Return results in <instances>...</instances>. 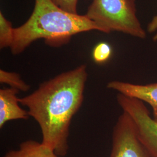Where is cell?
I'll use <instances>...</instances> for the list:
<instances>
[{
  "label": "cell",
  "mask_w": 157,
  "mask_h": 157,
  "mask_svg": "<svg viewBox=\"0 0 157 157\" xmlns=\"http://www.w3.org/2000/svg\"><path fill=\"white\" fill-rule=\"evenodd\" d=\"M3 157H60L41 142L29 140L22 142L17 150L7 152Z\"/></svg>",
  "instance_id": "obj_8"
},
{
  "label": "cell",
  "mask_w": 157,
  "mask_h": 157,
  "mask_svg": "<svg viewBox=\"0 0 157 157\" xmlns=\"http://www.w3.org/2000/svg\"><path fill=\"white\" fill-rule=\"evenodd\" d=\"M0 83L8 85L10 87L26 92L30 89V86L23 80L19 73L0 70Z\"/></svg>",
  "instance_id": "obj_10"
},
{
  "label": "cell",
  "mask_w": 157,
  "mask_h": 157,
  "mask_svg": "<svg viewBox=\"0 0 157 157\" xmlns=\"http://www.w3.org/2000/svg\"><path fill=\"white\" fill-rule=\"evenodd\" d=\"M56 6L64 11L78 15V0H52Z\"/></svg>",
  "instance_id": "obj_12"
},
{
  "label": "cell",
  "mask_w": 157,
  "mask_h": 157,
  "mask_svg": "<svg viewBox=\"0 0 157 157\" xmlns=\"http://www.w3.org/2000/svg\"><path fill=\"white\" fill-rule=\"evenodd\" d=\"M107 87L118 93L147 103L152 108V118L157 122V82L140 84L113 80L107 84Z\"/></svg>",
  "instance_id": "obj_6"
},
{
  "label": "cell",
  "mask_w": 157,
  "mask_h": 157,
  "mask_svg": "<svg viewBox=\"0 0 157 157\" xmlns=\"http://www.w3.org/2000/svg\"><path fill=\"white\" fill-rule=\"evenodd\" d=\"M15 36V28L2 12H0V48H11Z\"/></svg>",
  "instance_id": "obj_9"
},
{
  "label": "cell",
  "mask_w": 157,
  "mask_h": 157,
  "mask_svg": "<svg viewBox=\"0 0 157 157\" xmlns=\"http://www.w3.org/2000/svg\"><path fill=\"white\" fill-rule=\"evenodd\" d=\"M118 104L135 122L139 137L150 157H157V122L151 117L144 102L118 93Z\"/></svg>",
  "instance_id": "obj_4"
},
{
  "label": "cell",
  "mask_w": 157,
  "mask_h": 157,
  "mask_svg": "<svg viewBox=\"0 0 157 157\" xmlns=\"http://www.w3.org/2000/svg\"><path fill=\"white\" fill-rule=\"evenodd\" d=\"M111 46L105 42H101L95 45L93 50L92 56L97 63H104L109 59L112 56Z\"/></svg>",
  "instance_id": "obj_11"
},
{
  "label": "cell",
  "mask_w": 157,
  "mask_h": 157,
  "mask_svg": "<svg viewBox=\"0 0 157 157\" xmlns=\"http://www.w3.org/2000/svg\"><path fill=\"white\" fill-rule=\"evenodd\" d=\"M88 78L86 65L60 73L43 82L31 94L19 98L20 104L39 124L41 143L60 157L69 150V129L84 100Z\"/></svg>",
  "instance_id": "obj_1"
},
{
  "label": "cell",
  "mask_w": 157,
  "mask_h": 157,
  "mask_svg": "<svg viewBox=\"0 0 157 157\" xmlns=\"http://www.w3.org/2000/svg\"><path fill=\"white\" fill-rule=\"evenodd\" d=\"M157 30V15L155 16L152 19L151 21L148 24L147 30L149 33H153ZM154 40L157 41V34H156L154 37Z\"/></svg>",
  "instance_id": "obj_13"
},
{
  "label": "cell",
  "mask_w": 157,
  "mask_h": 157,
  "mask_svg": "<svg viewBox=\"0 0 157 157\" xmlns=\"http://www.w3.org/2000/svg\"><path fill=\"white\" fill-rule=\"evenodd\" d=\"M136 0H93L84 15L102 32L113 31L144 39L145 30L136 16Z\"/></svg>",
  "instance_id": "obj_3"
},
{
  "label": "cell",
  "mask_w": 157,
  "mask_h": 157,
  "mask_svg": "<svg viewBox=\"0 0 157 157\" xmlns=\"http://www.w3.org/2000/svg\"><path fill=\"white\" fill-rule=\"evenodd\" d=\"M101 29L85 15L64 11L52 0H35L33 11L28 21L15 28L10 50L13 55L22 53L34 41L44 39L51 47L67 44L77 34Z\"/></svg>",
  "instance_id": "obj_2"
},
{
  "label": "cell",
  "mask_w": 157,
  "mask_h": 157,
  "mask_svg": "<svg viewBox=\"0 0 157 157\" xmlns=\"http://www.w3.org/2000/svg\"><path fill=\"white\" fill-rule=\"evenodd\" d=\"M109 157H150L139 137L133 120L124 111L113 127Z\"/></svg>",
  "instance_id": "obj_5"
},
{
  "label": "cell",
  "mask_w": 157,
  "mask_h": 157,
  "mask_svg": "<svg viewBox=\"0 0 157 157\" xmlns=\"http://www.w3.org/2000/svg\"><path fill=\"white\" fill-rule=\"evenodd\" d=\"M19 91L11 87L0 89V128L13 120H27L28 111L20 106L17 94Z\"/></svg>",
  "instance_id": "obj_7"
}]
</instances>
